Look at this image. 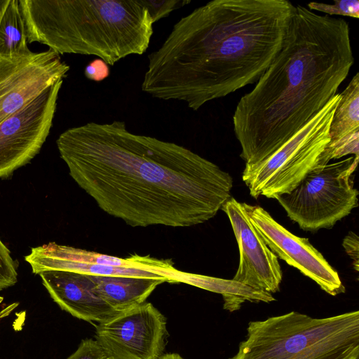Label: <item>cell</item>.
<instances>
[{
  "label": "cell",
  "instance_id": "1",
  "mask_svg": "<svg viewBox=\"0 0 359 359\" xmlns=\"http://www.w3.org/2000/svg\"><path fill=\"white\" fill-rule=\"evenodd\" d=\"M56 143L76 184L133 227L202 224L231 197L229 173L184 146L133 133L124 121L73 127Z\"/></svg>",
  "mask_w": 359,
  "mask_h": 359
},
{
  "label": "cell",
  "instance_id": "3",
  "mask_svg": "<svg viewBox=\"0 0 359 359\" xmlns=\"http://www.w3.org/2000/svg\"><path fill=\"white\" fill-rule=\"evenodd\" d=\"M353 63L346 20L295 6L280 51L233 112L245 165L266 158L322 109Z\"/></svg>",
  "mask_w": 359,
  "mask_h": 359
},
{
  "label": "cell",
  "instance_id": "8",
  "mask_svg": "<svg viewBox=\"0 0 359 359\" xmlns=\"http://www.w3.org/2000/svg\"><path fill=\"white\" fill-rule=\"evenodd\" d=\"M165 317L149 302L98 323L95 340L108 359H158L166 345Z\"/></svg>",
  "mask_w": 359,
  "mask_h": 359
},
{
  "label": "cell",
  "instance_id": "22",
  "mask_svg": "<svg viewBox=\"0 0 359 359\" xmlns=\"http://www.w3.org/2000/svg\"><path fill=\"white\" fill-rule=\"evenodd\" d=\"M67 359H108L96 340L86 339L81 341L76 351Z\"/></svg>",
  "mask_w": 359,
  "mask_h": 359
},
{
  "label": "cell",
  "instance_id": "10",
  "mask_svg": "<svg viewBox=\"0 0 359 359\" xmlns=\"http://www.w3.org/2000/svg\"><path fill=\"white\" fill-rule=\"evenodd\" d=\"M69 70V66L50 50L0 57V123L64 79Z\"/></svg>",
  "mask_w": 359,
  "mask_h": 359
},
{
  "label": "cell",
  "instance_id": "16",
  "mask_svg": "<svg viewBox=\"0 0 359 359\" xmlns=\"http://www.w3.org/2000/svg\"><path fill=\"white\" fill-rule=\"evenodd\" d=\"M31 53L19 0H5L0 10V57L12 58Z\"/></svg>",
  "mask_w": 359,
  "mask_h": 359
},
{
  "label": "cell",
  "instance_id": "7",
  "mask_svg": "<svg viewBox=\"0 0 359 359\" xmlns=\"http://www.w3.org/2000/svg\"><path fill=\"white\" fill-rule=\"evenodd\" d=\"M359 157L313 168L290 192L276 196L287 217L305 231L330 229L358 206L351 176Z\"/></svg>",
  "mask_w": 359,
  "mask_h": 359
},
{
  "label": "cell",
  "instance_id": "21",
  "mask_svg": "<svg viewBox=\"0 0 359 359\" xmlns=\"http://www.w3.org/2000/svg\"><path fill=\"white\" fill-rule=\"evenodd\" d=\"M148 8L154 23L168 16L174 10L191 3V0H142Z\"/></svg>",
  "mask_w": 359,
  "mask_h": 359
},
{
  "label": "cell",
  "instance_id": "14",
  "mask_svg": "<svg viewBox=\"0 0 359 359\" xmlns=\"http://www.w3.org/2000/svg\"><path fill=\"white\" fill-rule=\"evenodd\" d=\"M32 272L67 271L96 276H135L164 278L171 283L190 284L193 273L177 270L171 259L155 258L149 264L137 266H114L46 257L33 252L25 257Z\"/></svg>",
  "mask_w": 359,
  "mask_h": 359
},
{
  "label": "cell",
  "instance_id": "13",
  "mask_svg": "<svg viewBox=\"0 0 359 359\" xmlns=\"http://www.w3.org/2000/svg\"><path fill=\"white\" fill-rule=\"evenodd\" d=\"M39 275L53 300L75 318L100 323L118 313L98 295L90 274L52 270Z\"/></svg>",
  "mask_w": 359,
  "mask_h": 359
},
{
  "label": "cell",
  "instance_id": "24",
  "mask_svg": "<svg viewBox=\"0 0 359 359\" xmlns=\"http://www.w3.org/2000/svg\"><path fill=\"white\" fill-rule=\"evenodd\" d=\"M342 245L346 252L353 260L354 269L356 271H358L359 239L358 235L353 231H349L348 233L344 237L342 242Z\"/></svg>",
  "mask_w": 359,
  "mask_h": 359
},
{
  "label": "cell",
  "instance_id": "5",
  "mask_svg": "<svg viewBox=\"0 0 359 359\" xmlns=\"http://www.w3.org/2000/svg\"><path fill=\"white\" fill-rule=\"evenodd\" d=\"M229 359H359V311L323 318L291 311L250 321Z\"/></svg>",
  "mask_w": 359,
  "mask_h": 359
},
{
  "label": "cell",
  "instance_id": "18",
  "mask_svg": "<svg viewBox=\"0 0 359 359\" xmlns=\"http://www.w3.org/2000/svg\"><path fill=\"white\" fill-rule=\"evenodd\" d=\"M348 154L359 157V130L351 133L334 143H328L320 155L316 167H323L332 159H338Z\"/></svg>",
  "mask_w": 359,
  "mask_h": 359
},
{
  "label": "cell",
  "instance_id": "20",
  "mask_svg": "<svg viewBox=\"0 0 359 359\" xmlns=\"http://www.w3.org/2000/svg\"><path fill=\"white\" fill-rule=\"evenodd\" d=\"M17 281L16 265L9 250L0 239V291L14 285Z\"/></svg>",
  "mask_w": 359,
  "mask_h": 359
},
{
  "label": "cell",
  "instance_id": "9",
  "mask_svg": "<svg viewBox=\"0 0 359 359\" xmlns=\"http://www.w3.org/2000/svg\"><path fill=\"white\" fill-rule=\"evenodd\" d=\"M63 79L0 123V178L29 163L49 135Z\"/></svg>",
  "mask_w": 359,
  "mask_h": 359
},
{
  "label": "cell",
  "instance_id": "23",
  "mask_svg": "<svg viewBox=\"0 0 359 359\" xmlns=\"http://www.w3.org/2000/svg\"><path fill=\"white\" fill-rule=\"evenodd\" d=\"M84 74L88 79L101 81L109 75V68L101 59H95L86 67Z\"/></svg>",
  "mask_w": 359,
  "mask_h": 359
},
{
  "label": "cell",
  "instance_id": "25",
  "mask_svg": "<svg viewBox=\"0 0 359 359\" xmlns=\"http://www.w3.org/2000/svg\"><path fill=\"white\" fill-rule=\"evenodd\" d=\"M158 359H184L178 353H165L161 355Z\"/></svg>",
  "mask_w": 359,
  "mask_h": 359
},
{
  "label": "cell",
  "instance_id": "11",
  "mask_svg": "<svg viewBox=\"0 0 359 359\" xmlns=\"http://www.w3.org/2000/svg\"><path fill=\"white\" fill-rule=\"evenodd\" d=\"M245 208L250 222L278 258L299 270L329 294L345 292L337 271L308 238L292 234L259 205L245 203Z\"/></svg>",
  "mask_w": 359,
  "mask_h": 359
},
{
  "label": "cell",
  "instance_id": "19",
  "mask_svg": "<svg viewBox=\"0 0 359 359\" xmlns=\"http://www.w3.org/2000/svg\"><path fill=\"white\" fill-rule=\"evenodd\" d=\"M307 8L311 11L325 13V15H342L353 18H359V1L358 0L334 1V4L310 2Z\"/></svg>",
  "mask_w": 359,
  "mask_h": 359
},
{
  "label": "cell",
  "instance_id": "15",
  "mask_svg": "<svg viewBox=\"0 0 359 359\" xmlns=\"http://www.w3.org/2000/svg\"><path fill=\"white\" fill-rule=\"evenodd\" d=\"M98 295L116 312L145 302L164 278L90 275Z\"/></svg>",
  "mask_w": 359,
  "mask_h": 359
},
{
  "label": "cell",
  "instance_id": "4",
  "mask_svg": "<svg viewBox=\"0 0 359 359\" xmlns=\"http://www.w3.org/2000/svg\"><path fill=\"white\" fill-rule=\"evenodd\" d=\"M28 43L97 56L108 65L149 48L154 24L142 0H19Z\"/></svg>",
  "mask_w": 359,
  "mask_h": 359
},
{
  "label": "cell",
  "instance_id": "17",
  "mask_svg": "<svg viewBox=\"0 0 359 359\" xmlns=\"http://www.w3.org/2000/svg\"><path fill=\"white\" fill-rule=\"evenodd\" d=\"M359 130V74L357 72L340 93L330 126V144Z\"/></svg>",
  "mask_w": 359,
  "mask_h": 359
},
{
  "label": "cell",
  "instance_id": "2",
  "mask_svg": "<svg viewBox=\"0 0 359 359\" xmlns=\"http://www.w3.org/2000/svg\"><path fill=\"white\" fill-rule=\"evenodd\" d=\"M294 11L287 0H213L195 8L148 55L142 90L197 111L256 83L280 51Z\"/></svg>",
  "mask_w": 359,
  "mask_h": 359
},
{
  "label": "cell",
  "instance_id": "6",
  "mask_svg": "<svg viewBox=\"0 0 359 359\" xmlns=\"http://www.w3.org/2000/svg\"><path fill=\"white\" fill-rule=\"evenodd\" d=\"M340 99L336 94L311 120L266 158L245 165L242 178L255 198H274L293 190L315 168L330 142V126Z\"/></svg>",
  "mask_w": 359,
  "mask_h": 359
},
{
  "label": "cell",
  "instance_id": "26",
  "mask_svg": "<svg viewBox=\"0 0 359 359\" xmlns=\"http://www.w3.org/2000/svg\"><path fill=\"white\" fill-rule=\"evenodd\" d=\"M4 2H5V0H0V10H1L2 6L4 5Z\"/></svg>",
  "mask_w": 359,
  "mask_h": 359
},
{
  "label": "cell",
  "instance_id": "12",
  "mask_svg": "<svg viewBox=\"0 0 359 359\" xmlns=\"http://www.w3.org/2000/svg\"><path fill=\"white\" fill-rule=\"evenodd\" d=\"M221 210L229 219L239 248V265L233 280L255 290L278 292L283 273L278 257L250 222L245 203L231 197Z\"/></svg>",
  "mask_w": 359,
  "mask_h": 359
}]
</instances>
